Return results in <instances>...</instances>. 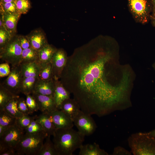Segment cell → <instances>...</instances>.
Listing matches in <instances>:
<instances>
[{
  "mask_svg": "<svg viewBox=\"0 0 155 155\" xmlns=\"http://www.w3.org/2000/svg\"><path fill=\"white\" fill-rule=\"evenodd\" d=\"M93 41L68 57L59 80L81 110L101 117L126 109L130 102L126 86L114 84V55L110 42Z\"/></svg>",
  "mask_w": 155,
  "mask_h": 155,
  "instance_id": "6da1fadb",
  "label": "cell"
},
{
  "mask_svg": "<svg viewBox=\"0 0 155 155\" xmlns=\"http://www.w3.org/2000/svg\"><path fill=\"white\" fill-rule=\"evenodd\" d=\"M53 142L58 155H72L83 144L85 136L73 128L56 129Z\"/></svg>",
  "mask_w": 155,
  "mask_h": 155,
  "instance_id": "7a4b0ae2",
  "label": "cell"
},
{
  "mask_svg": "<svg viewBox=\"0 0 155 155\" xmlns=\"http://www.w3.org/2000/svg\"><path fill=\"white\" fill-rule=\"evenodd\" d=\"M128 142L133 155H155V138L148 132L132 134Z\"/></svg>",
  "mask_w": 155,
  "mask_h": 155,
  "instance_id": "3957f363",
  "label": "cell"
},
{
  "mask_svg": "<svg viewBox=\"0 0 155 155\" xmlns=\"http://www.w3.org/2000/svg\"><path fill=\"white\" fill-rule=\"evenodd\" d=\"M47 136L44 132L33 134L25 133L15 148L17 155H38Z\"/></svg>",
  "mask_w": 155,
  "mask_h": 155,
  "instance_id": "277c9868",
  "label": "cell"
},
{
  "mask_svg": "<svg viewBox=\"0 0 155 155\" xmlns=\"http://www.w3.org/2000/svg\"><path fill=\"white\" fill-rule=\"evenodd\" d=\"M23 49L18 39V35L12 36L4 48L0 51V58L10 64L12 67L20 64Z\"/></svg>",
  "mask_w": 155,
  "mask_h": 155,
  "instance_id": "5b68a950",
  "label": "cell"
},
{
  "mask_svg": "<svg viewBox=\"0 0 155 155\" xmlns=\"http://www.w3.org/2000/svg\"><path fill=\"white\" fill-rule=\"evenodd\" d=\"M24 130L16 124L8 127L0 137V153L9 148H15L24 134Z\"/></svg>",
  "mask_w": 155,
  "mask_h": 155,
  "instance_id": "8992f818",
  "label": "cell"
},
{
  "mask_svg": "<svg viewBox=\"0 0 155 155\" xmlns=\"http://www.w3.org/2000/svg\"><path fill=\"white\" fill-rule=\"evenodd\" d=\"M129 9L135 21L144 24L149 19L150 5L148 0H127Z\"/></svg>",
  "mask_w": 155,
  "mask_h": 155,
  "instance_id": "52a82bcc",
  "label": "cell"
},
{
  "mask_svg": "<svg viewBox=\"0 0 155 155\" xmlns=\"http://www.w3.org/2000/svg\"><path fill=\"white\" fill-rule=\"evenodd\" d=\"M78 131L84 136H89L96 130L97 126L91 115L81 111L73 120Z\"/></svg>",
  "mask_w": 155,
  "mask_h": 155,
  "instance_id": "ba28073f",
  "label": "cell"
},
{
  "mask_svg": "<svg viewBox=\"0 0 155 155\" xmlns=\"http://www.w3.org/2000/svg\"><path fill=\"white\" fill-rule=\"evenodd\" d=\"M23 78L20 64L12 67L11 72L2 86L16 96L21 92L20 87Z\"/></svg>",
  "mask_w": 155,
  "mask_h": 155,
  "instance_id": "9c48e42d",
  "label": "cell"
},
{
  "mask_svg": "<svg viewBox=\"0 0 155 155\" xmlns=\"http://www.w3.org/2000/svg\"><path fill=\"white\" fill-rule=\"evenodd\" d=\"M68 56L62 49H57L51 61L54 80H59L67 62Z\"/></svg>",
  "mask_w": 155,
  "mask_h": 155,
  "instance_id": "30bf717a",
  "label": "cell"
},
{
  "mask_svg": "<svg viewBox=\"0 0 155 155\" xmlns=\"http://www.w3.org/2000/svg\"><path fill=\"white\" fill-rule=\"evenodd\" d=\"M47 115L56 129L72 128L74 126L73 120L60 110H57Z\"/></svg>",
  "mask_w": 155,
  "mask_h": 155,
  "instance_id": "8fae6325",
  "label": "cell"
},
{
  "mask_svg": "<svg viewBox=\"0 0 155 155\" xmlns=\"http://www.w3.org/2000/svg\"><path fill=\"white\" fill-rule=\"evenodd\" d=\"M36 101L39 110L43 113H49L57 110L53 96L33 92L32 94Z\"/></svg>",
  "mask_w": 155,
  "mask_h": 155,
  "instance_id": "7c38bea8",
  "label": "cell"
},
{
  "mask_svg": "<svg viewBox=\"0 0 155 155\" xmlns=\"http://www.w3.org/2000/svg\"><path fill=\"white\" fill-rule=\"evenodd\" d=\"M32 47L39 51L48 44L45 34L40 29L33 30L26 35Z\"/></svg>",
  "mask_w": 155,
  "mask_h": 155,
  "instance_id": "4fadbf2b",
  "label": "cell"
},
{
  "mask_svg": "<svg viewBox=\"0 0 155 155\" xmlns=\"http://www.w3.org/2000/svg\"><path fill=\"white\" fill-rule=\"evenodd\" d=\"M2 16L3 26L11 36L16 35V26L20 17V13L12 14L8 12L0 13Z\"/></svg>",
  "mask_w": 155,
  "mask_h": 155,
  "instance_id": "5bb4252c",
  "label": "cell"
},
{
  "mask_svg": "<svg viewBox=\"0 0 155 155\" xmlns=\"http://www.w3.org/2000/svg\"><path fill=\"white\" fill-rule=\"evenodd\" d=\"M70 94L59 80H55V89L53 97L58 109L60 110L61 105L64 100L70 98Z\"/></svg>",
  "mask_w": 155,
  "mask_h": 155,
  "instance_id": "9a60e30c",
  "label": "cell"
},
{
  "mask_svg": "<svg viewBox=\"0 0 155 155\" xmlns=\"http://www.w3.org/2000/svg\"><path fill=\"white\" fill-rule=\"evenodd\" d=\"M60 110L73 121L75 117L81 111L80 105L73 98H70L62 103Z\"/></svg>",
  "mask_w": 155,
  "mask_h": 155,
  "instance_id": "2e32d148",
  "label": "cell"
},
{
  "mask_svg": "<svg viewBox=\"0 0 155 155\" xmlns=\"http://www.w3.org/2000/svg\"><path fill=\"white\" fill-rule=\"evenodd\" d=\"M54 89V79L48 81L38 79L33 92L42 95L53 97Z\"/></svg>",
  "mask_w": 155,
  "mask_h": 155,
  "instance_id": "e0dca14e",
  "label": "cell"
},
{
  "mask_svg": "<svg viewBox=\"0 0 155 155\" xmlns=\"http://www.w3.org/2000/svg\"><path fill=\"white\" fill-rule=\"evenodd\" d=\"M23 77H38L41 67L39 62L26 63L20 64Z\"/></svg>",
  "mask_w": 155,
  "mask_h": 155,
  "instance_id": "ac0fdd59",
  "label": "cell"
},
{
  "mask_svg": "<svg viewBox=\"0 0 155 155\" xmlns=\"http://www.w3.org/2000/svg\"><path fill=\"white\" fill-rule=\"evenodd\" d=\"M79 155H108L104 150L100 148L96 143L82 144L79 148Z\"/></svg>",
  "mask_w": 155,
  "mask_h": 155,
  "instance_id": "d6986e66",
  "label": "cell"
},
{
  "mask_svg": "<svg viewBox=\"0 0 155 155\" xmlns=\"http://www.w3.org/2000/svg\"><path fill=\"white\" fill-rule=\"evenodd\" d=\"M35 119L41 125L48 135H53L56 129L47 114L42 113L38 116H35Z\"/></svg>",
  "mask_w": 155,
  "mask_h": 155,
  "instance_id": "ffe728a7",
  "label": "cell"
},
{
  "mask_svg": "<svg viewBox=\"0 0 155 155\" xmlns=\"http://www.w3.org/2000/svg\"><path fill=\"white\" fill-rule=\"evenodd\" d=\"M57 49L52 45L48 44L38 51L39 62L46 63L51 62L53 54Z\"/></svg>",
  "mask_w": 155,
  "mask_h": 155,
  "instance_id": "44dd1931",
  "label": "cell"
},
{
  "mask_svg": "<svg viewBox=\"0 0 155 155\" xmlns=\"http://www.w3.org/2000/svg\"><path fill=\"white\" fill-rule=\"evenodd\" d=\"M38 80V77H23L20 87L21 92L26 95L31 94Z\"/></svg>",
  "mask_w": 155,
  "mask_h": 155,
  "instance_id": "7402d4cb",
  "label": "cell"
},
{
  "mask_svg": "<svg viewBox=\"0 0 155 155\" xmlns=\"http://www.w3.org/2000/svg\"><path fill=\"white\" fill-rule=\"evenodd\" d=\"M39 62L38 51L32 47L23 50L20 64Z\"/></svg>",
  "mask_w": 155,
  "mask_h": 155,
  "instance_id": "603a6c76",
  "label": "cell"
},
{
  "mask_svg": "<svg viewBox=\"0 0 155 155\" xmlns=\"http://www.w3.org/2000/svg\"><path fill=\"white\" fill-rule=\"evenodd\" d=\"M19 96H16L5 106L3 110L7 113L16 118L22 116L23 114L19 110L18 107V101Z\"/></svg>",
  "mask_w": 155,
  "mask_h": 155,
  "instance_id": "cb8c5ba5",
  "label": "cell"
},
{
  "mask_svg": "<svg viewBox=\"0 0 155 155\" xmlns=\"http://www.w3.org/2000/svg\"><path fill=\"white\" fill-rule=\"evenodd\" d=\"M40 64L41 67L38 77V79L44 81L54 79L51 62L46 63Z\"/></svg>",
  "mask_w": 155,
  "mask_h": 155,
  "instance_id": "d4e9b609",
  "label": "cell"
},
{
  "mask_svg": "<svg viewBox=\"0 0 155 155\" xmlns=\"http://www.w3.org/2000/svg\"><path fill=\"white\" fill-rule=\"evenodd\" d=\"M38 155H58L51 136L48 135L46 138Z\"/></svg>",
  "mask_w": 155,
  "mask_h": 155,
  "instance_id": "484cf974",
  "label": "cell"
},
{
  "mask_svg": "<svg viewBox=\"0 0 155 155\" xmlns=\"http://www.w3.org/2000/svg\"><path fill=\"white\" fill-rule=\"evenodd\" d=\"M16 96H18L14 95L0 84V110H3L9 102Z\"/></svg>",
  "mask_w": 155,
  "mask_h": 155,
  "instance_id": "4316f807",
  "label": "cell"
},
{
  "mask_svg": "<svg viewBox=\"0 0 155 155\" xmlns=\"http://www.w3.org/2000/svg\"><path fill=\"white\" fill-rule=\"evenodd\" d=\"M16 118L10 115L3 110H0V125L9 127L16 124Z\"/></svg>",
  "mask_w": 155,
  "mask_h": 155,
  "instance_id": "83f0119b",
  "label": "cell"
},
{
  "mask_svg": "<svg viewBox=\"0 0 155 155\" xmlns=\"http://www.w3.org/2000/svg\"><path fill=\"white\" fill-rule=\"evenodd\" d=\"M25 130V133L29 134L45 132L41 125L35 119V117Z\"/></svg>",
  "mask_w": 155,
  "mask_h": 155,
  "instance_id": "f1b7e54d",
  "label": "cell"
},
{
  "mask_svg": "<svg viewBox=\"0 0 155 155\" xmlns=\"http://www.w3.org/2000/svg\"><path fill=\"white\" fill-rule=\"evenodd\" d=\"M14 2L18 11L21 14H26L31 7L29 0H15Z\"/></svg>",
  "mask_w": 155,
  "mask_h": 155,
  "instance_id": "f546056e",
  "label": "cell"
},
{
  "mask_svg": "<svg viewBox=\"0 0 155 155\" xmlns=\"http://www.w3.org/2000/svg\"><path fill=\"white\" fill-rule=\"evenodd\" d=\"M0 13L6 12L12 14L20 13L18 11L14 1L6 3H0Z\"/></svg>",
  "mask_w": 155,
  "mask_h": 155,
  "instance_id": "4dcf8cb0",
  "label": "cell"
},
{
  "mask_svg": "<svg viewBox=\"0 0 155 155\" xmlns=\"http://www.w3.org/2000/svg\"><path fill=\"white\" fill-rule=\"evenodd\" d=\"M35 117H31L27 115H23L16 118V124L22 129L25 130L29 125Z\"/></svg>",
  "mask_w": 155,
  "mask_h": 155,
  "instance_id": "1f68e13d",
  "label": "cell"
},
{
  "mask_svg": "<svg viewBox=\"0 0 155 155\" xmlns=\"http://www.w3.org/2000/svg\"><path fill=\"white\" fill-rule=\"evenodd\" d=\"M12 37L4 27L0 28V51L4 48Z\"/></svg>",
  "mask_w": 155,
  "mask_h": 155,
  "instance_id": "d6a6232c",
  "label": "cell"
},
{
  "mask_svg": "<svg viewBox=\"0 0 155 155\" xmlns=\"http://www.w3.org/2000/svg\"><path fill=\"white\" fill-rule=\"evenodd\" d=\"M26 102L30 114H31L39 110L38 104L34 98L31 94L26 95Z\"/></svg>",
  "mask_w": 155,
  "mask_h": 155,
  "instance_id": "836d02e7",
  "label": "cell"
},
{
  "mask_svg": "<svg viewBox=\"0 0 155 155\" xmlns=\"http://www.w3.org/2000/svg\"><path fill=\"white\" fill-rule=\"evenodd\" d=\"M17 105L19 110L23 115H29L30 114L26 100L23 98H18Z\"/></svg>",
  "mask_w": 155,
  "mask_h": 155,
  "instance_id": "e575fe53",
  "label": "cell"
},
{
  "mask_svg": "<svg viewBox=\"0 0 155 155\" xmlns=\"http://www.w3.org/2000/svg\"><path fill=\"white\" fill-rule=\"evenodd\" d=\"M18 39L22 49H25L32 47L30 42L27 36L18 35Z\"/></svg>",
  "mask_w": 155,
  "mask_h": 155,
  "instance_id": "d590c367",
  "label": "cell"
},
{
  "mask_svg": "<svg viewBox=\"0 0 155 155\" xmlns=\"http://www.w3.org/2000/svg\"><path fill=\"white\" fill-rule=\"evenodd\" d=\"M11 72L9 64L7 62L0 64V77L8 76Z\"/></svg>",
  "mask_w": 155,
  "mask_h": 155,
  "instance_id": "8d00e7d4",
  "label": "cell"
},
{
  "mask_svg": "<svg viewBox=\"0 0 155 155\" xmlns=\"http://www.w3.org/2000/svg\"><path fill=\"white\" fill-rule=\"evenodd\" d=\"M113 155H131V153L125 149L120 147L117 146L115 147L112 153Z\"/></svg>",
  "mask_w": 155,
  "mask_h": 155,
  "instance_id": "74e56055",
  "label": "cell"
},
{
  "mask_svg": "<svg viewBox=\"0 0 155 155\" xmlns=\"http://www.w3.org/2000/svg\"><path fill=\"white\" fill-rule=\"evenodd\" d=\"M0 155H17L15 148L8 149L0 153Z\"/></svg>",
  "mask_w": 155,
  "mask_h": 155,
  "instance_id": "f35d334b",
  "label": "cell"
},
{
  "mask_svg": "<svg viewBox=\"0 0 155 155\" xmlns=\"http://www.w3.org/2000/svg\"><path fill=\"white\" fill-rule=\"evenodd\" d=\"M8 127L0 125V137L2 136Z\"/></svg>",
  "mask_w": 155,
  "mask_h": 155,
  "instance_id": "ab89813d",
  "label": "cell"
},
{
  "mask_svg": "<svg viewBox=\"0 0 155 155\" xmlns=\"http://www.w3.org/2000/svg\"><path fill=\"white\" fill-rule=\"evenodd\" d=\"M149 134L155 138V129L148 132Z\"/></svg>",
  "mask_w": 155,
  "mask_h": 155,
  "instance_id": "60d3db41",
  "label": "cell"
},
{
  "mask_svg": "<svg viewBox=\"0 0 155 155\" xmlns=\"http://www.w3.org/2000/svg\"><path fill=\"white\" fill-rule=\"evenodd\" d=\"M15 0H0L1 3H6L14 1Z\"/></svg>",
  "mask_w": 155,
  "mask_h": 155,
  "instance_id": "b9f144b4",
  "label": "cell"
},
{
  "mask_svg": "<svg viewBox=\"0 0 155 155\" xmlns=\"http://www.w3.org/2000/svg\"><path fill=\"white\" fill-rule=\"evenodd\" d=\"M153 7V16H155V0H152Z\"/></svg>",
  "mask_w": 155,
  "mask_h": 155,
  "instance_id": "7bdbcfd3",
  "label": "cell"
},
{
  "mask_svg": "<svg viewBox=\"0 0 155 155\" xmlns=\"http://www.w3.org/2000/svg\"><path fill=\"white\" fill-rule=\"evenodd\" d=\"M152 22L153 25L155 26V16H153L152 19Z\"/></svg>",
  "mask_w": 155,
  "mask_h": 155,
  "instance_id": "ee69618b",
  "label": "cell"
},
{
  "mask_svg": "<svg viewBox=\"0 0 155 155\" xmlns=\"http://www.w3.org/2000/svg\"><path fill=\"white\" fill-rule=\"evenodd\" d=\"M154 69L155 70V62L152 65Z\"/></svg>",
  "mask_w": 155,
  "mask_h": 155,
  "instance_id": "f6af8a7d",
  "label": "cell"
}]
</instances>
